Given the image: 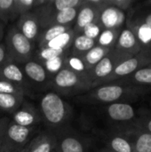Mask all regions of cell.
Instances as JSON below:
<instances>
[{
	"mask_svg": "<svg viewBox=\"0 0 151 152\" xmlns=\"http://www.w3.org/2000/svg\"><path fill=\"white\" fill-rule=\"evenodd\" d=\"M38 110L42 122L54 133L63 130L72 116L71 106L53 91L46 92L41 96Z\"/></svg>",
	"mask_w": 151,
	"mask_h": 152,
	"instance_id": "1",
	"label": "cell"
},
{
	"mask_svg": "<svg viewBox=\"0 0 151 152\" xmlns=\"http://www.w3.org/2000/svg\"><path fill=\"white\" fill-rule=\"evenodd\" d=\"M49 86L53 92L61 96L80 95L93 88L91 80L74 72L66 66L52 77Z\"/></svg>",
	"mask_w": 151,
	"mask_h": 152,
	"instance_id": "2",
	"label": "cell"
},
{
	"mask_svg": "<svg viewBox=\"0 0 151 152\" xmlns=\"http://www.w3.org/2000/svg\"><path fill=\"white\" fill-rule=\"evenodd\" d=\"M4 44L10 60L22 64L33 59L35 45L24 37L15 26H12L8 29Z\"/></svg>",
	"mask_w": 151,
	"mask_h": 152,
	"instance_id": "3",
	"label": "cell"
},
{
	"mask_svg": "<svg viewBox=\"0 0 151 152\" xmlns=\"http://www.w3.org/2000/svg\"><path fill=\"white\" fill-rule=\"evenodd\" d=\"M128 58H130V56L118 52L115 48H112L102 60H101L89 70V77L93 83V88L101 86L103 82L111 75L114 69L120 62Z\"/></svg>",
	"mask_w": 151,
	"mask_h": 152,
	"instance_id": "4",
	"label": "cell"
},
{
	"mask_svg": "<svg viewBox=\"0 0 151 152\" xmlns=\"http://www.w3.org/2000/svg\"><path fill=\"white\" fill-rule=\"evenodd\" d=\"M37 127H25L10 122L7 127L2 152H17L23 149L34 137Z\"/></svg>",
	"mask_w": 151,
	"mask_h": 152,
	"instance_id": "5",
	"label": "cell"
},
{
	"mask_svg": "<svg viewBox=\"0 0 151 152\" xmlns=\"http://www.w3.org/2000/svg\"><path fill=\"white\" fill-rule=\"evenodd\" d=\"M13 123L25 127H36L41 122L42 118L37 108L28 103L26 100L12 114Z\"/></svg>",
	"mask_w": 151,
	"mask_h": 152,
	"instance_id": "6",
	"label": "cell"
},
{
	"mask_svg": "<svg viewBox=\"0 0 151 152\" xmlns=\"http://www.w3.org/2000/svg\"><path fill=\"white\" fill-rule=\"evenodd\" d=\"M150 60V56L148 54L141 53L140 55L134 56V57H130L122 62H120L113 70L111 75L103 82L102 85H106L115 79H117L119 77H126L130 74H132L134 71H137L138 69L144 65L146 62H149ZM101 85V86H102Z\"/></svg>",
	"mask_w": 151,
	"mask_h": 152,
	"instance_id": "7",
	"label": "cell"
},
{
	"mask_svg": "<svg viewBox=\"0 0 151 152\" xmlns=\"http://www.w3.org/2000/svg\"><path fill=\"white\" fill-rule=\"evenodd\" d=\"M0 78L21 86L30 93L31 84L25 77L21 65L12 60L7 61L0 67Z\"/></svg>",
	"mask_w": 151,
	"mask_h": 152,
	"instance_id": "8",
	"label": "cell"
},
{
	"mask_svg": "<svg viewBox=\"0 0 151 152\" xmlns=\"http://www.w3.org/2000/svg\"><path fill=\"white\" fill-rule=\"evenodd\" d=\"M56 152H86V142L79 135L73 133L55 132Z\"/></svg>",
	"mask_w": 151,
	"mask_h": 152,
	"instance_id": "9",
	"label": "cell"
},
{
	"mask_svg": "<svg viewBox=\"0 0 151 152\" xmlns=\"http://www.w3.org/2000/svg\"><path fill=\"white\" fill-rule=\"evenodd\" d=\"M16 28L34 45L41 31L40 22L37 15L34 12L24 13L18 17Z\"/></svg>",
	"mask_w": 151,
	"mask_h": 152,
	"instance_id": "10",
	"label": "cell"
},
{
	"mask_svg": "<svg viewBox=\"0 0 151 152\" xmlns=\"http://www.w3.org/2000/svg\"><path fill=\"white\" fill-rule=\"evenodd\" d=\"M20 65L25 77L31 85L34 84L43 86L50 84L51 77L41 62L31 59Z\"/></svg>",
	"mask_w": 151,
	"mask_h": 152,
	"instance_id": "11",
	"label": "cell"
},
{
	"mask_svg": "<svg viewBox=\"0 0 151 152\" xmlns=\"http://www.w3.org/2000/svg\"><path fill=\"white\" fill-rule=\"evenodd\" d=\"M101 9L92 4L89 0H84V3L79 7L77 15L73 25V30L79 34L89 24L98 21Z\"/></svg>",
	"mask_w": 151,
	"mask_h": 152,
	"instance_id": "12",
	"label": "cell"
},
{
	"mask_svg": "<svg viewBox=\"0 0 151 152\" xmlns=\"http://www.w3.org/2000/svg\"><path fill=\"white\" fill-rule=\"evenodd\" d=\"M124 21L125 14L123 11L109 5L107 3L106 5L100 11L98 23L103 29H119Z\"/></svg>",
	"mask_w": 151,
	"mask_h": 152,
	"instance_id": "13",
	"label": "cell"
},
{
	"mask_svg": "<svg viewBox=\"0 0 151 152\" xmlns=\"http://www.w3.org/2000/svg\"><path fill=\"white\" fill-rule=\"evenodd\" d=\"M114 48L122 53L133 57V55H135L140 52L141 43L133 30L125 28L119 33Z\"/></svg>",
	"mask_w": 151,
	"mask_h": 152,
	"instance_id": "14",
	"label": "cell"
},
{
	"mask_svg": "<svg viewBox=\"0 0 151 152\" xmlns=\"http://www.w3.org/2000/svg\"><path fill=\"white\" fill-rule=\"evenodd\" d=\"M79 8H69L61 12H53L50 15L38 18L41 29L54 25H74Z\"/></svg>",
	"mask_w": 151,
	"mask_h": 152,
	"instance_id": "15",
	"label": "cell"
},
{
	"mask_svg": "<svg viewBox=\"0 0 151 152\" xmlns=\"http://www.w3.org/2000/svg\"><path fill=\"white\" fill-rule=\"evenodd\" d=\"M56 148V135L53 131H45L36 135L28 143V152H53Z\"/></svg>",
	"mask_w": 151,
	"mask_h": 152,
	"instance_id": "16",
	"label": "cell"
},
{
	"mask_svg": "<svg viewBox=\"0 0 151 152\" xmlns=\"http://www.w3.org/2000/svg\"><path fill=\"white\" fill-rule=\"evenodd\" d=\"M106 110L109 118L114 121H128L135 115L133 106L122 102L110 103Z\"/></svg>",
	"mask_w": 151,
	"mask_h": 152,
	"instance_id": "17",
	"label": "cell"
},
{
	"mask_svg": "<svg viewBox=\"0 0 151 152\" xmlns=\"http://www.w3.org/2000/svg\"><path fill=\"white\" fill-rule=\"evenodd\" d=\"M72 28H73L72 25H54V26H51L46 28L41 29L39 36L36 42V44L37 45V48L45 46L51 40L65 33L66 31L71 29Z\"/></svg>",
	"mask_w": 151,
	"mask_h": 152,
	"instance_id": "18",
	"label": "cell"
},
{
	"mask_svg": "<svg viewBox=\"0 0 151 152\" xmlns=\"http://www.w3.org/2000/svg\"><path fill=\"white\" fill-rule=\"evenodd\" d=\"M112 48L104 47L96 45L92 49L87 51L85 53H84L80 58L84 61L85 67L88 70H90L92 68H93L101 60H102L111 50Z\"/></svg>",
	"mask_w": 151,
	"mask_h": 152,
	"instance_id": "19",
	"label": "cell"
},
{
	"mask_svg": "<svg viewBox=\"0 0 151 152\" xmlns=\"http://www.w3.org/2000/svg\"><path fill=\"white\" fill-rule=\"evenodd\" d=\"M95 45L96 40L89 38L82 33L77 34L70 46L69 54L80 57Z\"/></svg>",
	"mask_w": 151,
	"mask_h": 152,
	"instance_id": "20",
	"label": "cell"
},
{
	"mask_svg": "<svg viewBox=\"0 0 151 152\" xmlns=\"http://www.w3.org/2000/svg\"><path fill=\"white\" fill-rule=\"evenodd\" d=\"M76 35H77V33L73 30V28H71V29L66 31L65 33L56 37L53 40H51L44 47H51V48H55V49L69 50Z\"/></svg>",
	"mask_w": 151,
	"mask_h": 152,
	"instance_id": "21",
	"label": "cell"
},
{
	"mask_svg": "<svg viewBox=\"0 0 151 152\" xmlns=\"http://www.w3.org/2000/svg\"><path fill=\"white\" fill-rule=\"evenodd\" d=\"M24 96L0 94V110L12 114L24 102Z\"/></svg>",
	"mask_w": 151,
	"mask_h": 152,
	"instance_id": "22",
	"label": "cell"
},
{
	"mask_svg": "<svg viewBox=\"0 0 151 152\" xmlns=\"http://www.w3.org/2000/svg\"><path fill=\"white\" fill-rule=\"evenodd\" d=\"M68 53H69V50L55 49L51 47H41V48H37V50L35 52V55H36V61L43 63L46 61L57 57L66 56L68 55Z\"/></svg>",
	"mask_w": 151,
	"mask_h": 152,
	"instance_id": "23",
	"label": "cell"
},
{
	"mask_svg": "<svg viewBox=\"0 0 151 152\" xmlns=\"http://www.w3.org/2000/svg\"><path fill=\"white\" fill-rule=\"evenodd\" d=\"M65 66L68 67L69 69H70L71 70H73L74 72L91 80L90 77H89V70L87 69V68L85 67L84 61H82V59L80 57L68 54L65 58Z\"/></svg>",
	"mask_w": 151,
	"mask_h": 152,
	"instance_id": "24",
	"label": "cell"
},
{
	"mask_svg": "<svg viewBox=\"0 0 151 152\" xmlns=\"http://www.w3.org/2000/svg\"><path fill=\"white\" fill-rule=\"evenodd\" d=\"M119 33V29H102L100 36L96 39V45L104 47L114 48Z\"/></svg>",
	"mask_w": 151,
	"mask_h": 152,
	"instance_id": "25",
	"label": "cell"
},
{
	"mask_svg": "<svg viewBox=\"0 0 151 152\" xmlns=\"http://www.w3.org/2000/svg\"><path fill=\"white\" fill-rule=\"evenodd\" d=\"M15 19L14 0H0V20L7 23Z\"/></svg>",
	"mask_w": 151,
	"mask_h": 152,
	"instance_id": "26",
	"label": "cell"
},
{
	"mask_svg": "<svg viewBox=\"0 0 151 152\" xmlns=\"http://www.w3.org/2000/svg\"><path fill=\"white\" fill-rule=\"evenodd\" d=\"M0 94H13L19 96H24L30 94L29 92L19 86L15 84H12L7 80L0 78Z\"/></svg>",
	"mask_w": 151,
	"mask_h": 152,
	"instance_id": "27",
	"label": "cell"
},
{
	"mask_svg": "<svg viewBox=\"0 0 151 152\" xmlns=\"http://www.w3.org/2000/svg\"><path fill=\"white\" fill-rule=\"evenodd\" d=\"M66 56L57 57V58H54V59L46 61H44V62L42 63L43 66L44 67L46 72L51 77V78L55 74H57L65 66V58H66Z\"/></svg>",
	"mask_w": 151,
	"mask_h": 152,
	"instance_id": "28",
	"label": "cell"
},
{
	"mask_svg": "<svg viewBox=\"0 0 151 152\" xmlns=\"http://www.w3.org/2000/svg\"><path fill=\"white\" fill-rule=\"evenodd\" d=\"M36 0H14V12L16 18L18 19L19 16L33 12L36 8Z\"/></svg>",
	"mask_w": 151,
	"mask_h": 152,
	"instance_id": "29",
	"label": "cell"
},
{
	"mask_svg": "<svg viewBox=\"0 0 151 152\" xmlns=\"http://www.w3.org/2000/svg\"><path fill=\"white\" fill-rule=\"evenodd\" d=\"M109 146L112 151L115 152H133L131 143L123 137L116 136L113 137L109 142Z\"/></svg>",
	"mask_w": 151,
	"mask_h": 152,
	"instance_id": "30",
	"label": "cell"
},
{
	"mask_svg": "<svg viewBox=\"0 0 151 152\" xmlns=\"http://www.w3.org/2000/svg\"><path fill=\"white\" fill-rule=\"evenodd\" d=\"M133 149V152H151V134L145 133L141 134Z\"/></svg>",
	"mask_w": 151,
	"mask_h": 152,
	"instance_id": "31",
	"label": "cell"
},
{
	"mask_svg": "<svg viewBox=\"0 0 151 152\" xmlns=\"http://www.w3.org/2000/svg\"><path fill=\"white\" fill-rule=\"evenodd\" d=\"M102 29L103 28L101 27V25L98 23V21H96V22H93V23L87 25L83 29V31L81 33L89 38L96 40L98 38V37L100 36L101 32L102 31Z\"/></svg>",
	"mask_w": 151,
	"mask_h": 152,
	"instance_id": "32",
	"label": "cell"
},
{
	"mask_svg": "<svg viewBox=\"0 0 151 152\" xmlns=\"http://www.w3.org/2000/svg\"><path fill=\"white\" fill-rule=\"evenodd\" d=\"M133 79L142 84H151V68L139 69L134 72Z\"/></svg>",
	"mask_w": 151,
	"mask_h": 152,
	"instance_id": "33",
	"label": "cell"
},
{
	"mask_svg": "<svg viewBox=\"0 0 151 152\" xmlns=\"http://www.w3.org/2000/svg\"><path fill=\"white\" fill-rule=\"evenodd\" d=\"M138 40L140 43L147 44L151 42V28L146 24H142L137 31Z\"/></svg>",
	"mask_w": 151,
	"mask_h": 152,
	"instance_id": "34",
	"label": "cell"
},
{
	"mask_svg": "<svg viewBox=\"0 0 151 152\" xmlns=\"http://www.w3.org/2000/svg\"><path fill=\"white\" fill-rule=\"evenodd\" d=\"M106 3L109 5L117 8L118 10L125 11L130 7V5L133 4V1L132 0H106Z\"/></svg>",
	"mask_w": 151,
	"mask_h": 152,
	"instance_id": "35",
	"label": "cell"
},
{
	"mask_svg": "<svg viewBox=\"0 0 151 152\" xmlns=\"http://www.w3.org/2000/svg\"><path fill=\"white\" fill-rule=\"evenodd\" d=\"M9 119L7 118H0V152L3 151L4 142V136L7 130V127L9 126Z\"/></svg>",
	"mask_w": 151,
	"mask_h": 152,
	"instance_id": "36",
	"label": "cell"
},
{
	"mask_svg": "<svg viewBox=\"0 0 151 152\" xmlns=\"http://www.w3.org/2000/svg\"><path fill=\"white\" fill-rule=\"evenodd\" d=\"M9 60H10V58H9V55H8V53H7L4 44L0 43V67Z\"/></svg>",
	"mask_w": 151,
	"mask_h": 152,
	"instance_id": "37",
	"label": "cell"
},
{
	"mask_svg": "<svg viewBox=\"0 0 151 152\" xmlns=\"http://www.w3.org/2000/svg\"><path fill=\"white\" fill-rule=\"evenodd\" d=\"M144 24L148 25L149 27H150L151 28V12L150 13H149V15H147V17L145 18V22H144Z\"/></svg>",
	"mask_w": 151,
	"mask_h": 152,
	"instance_id": "38",
	"label": "cell"
},
{
	"mask_svg": "<svg viewBox=\"0 0 151 152\" xmlns=\"http://www.w3.org/2000/svg\"><path fill=\"white\" fill-rule=\"evenodd\" d=\"M3 37H4V27H3V25H2V23L0 21V41L2 40Z\"/></svg>",
	"mask_w": 151,
	"mask_h": 152,
	"instance_id": "39",
	"label": "cell"
},
{
	"mask_svg": "<svg viewBox=\"0 0 151 152\" xmlns=\"http://www.w3.org/2000/svg\"><path fill=\"white\" fill-rule=\"evenodd\" d=\"M29 143V142H28ZM28 143L23 148V149H21V150H20L19 151H17V152H28Z\"/></svg>",
	"mask_w": 151,
	"mask_h": 152,
	"instance_id": "40",
	"label": "cell"
},
{
	"mask_svg": "<svg viewBox=\"0 0 151 152\" xmlns=\"http://www.w3.org/2000/svg\"><path fill=\"white\" fill-rule=\"evenodd\" d=\"M148 130L150 131V134H151V119L150 120V122L148 123Z\"/></svg>",
	"mask_w": 151,
	"mask_h": 152,
	"instance_id": "41",
	"label": "cell"
},
{
	"mask_svg": "<svg viewBox=\"0 0 151 152\" xmlns=\"http://www.w3.org/2000/svg\"><path fill=\"white\" fill-rule=\"evenodd\" d=\"M108 152H115V151H108Z\"/></svg>",
	"mask_w": 151,
	"mask_h": 152,
	"instance_id": "42",
	"label": "cell"
},
{
	"mask_svg": "<svg viewBox=\"0 0 151 152\" xmlns=\"http://www.w3.org/2000/svg\"><path fill=\"white\" fill-rule=\"evenodd\" d=\"M53 152H56V151H53Z\"/></svg>",
	"mask_w": 151,
	"mask_h": 152,
	"instance_id": "43",
	"label": "cell"
},
{
	"mask_svg": "<svg viewBox=\"0 0 151 152\" xmlns=\"http://www.w3.org/2000/svg\"><path fill=\"white\" fill-rule=\"evenodd\" d=\"M150 68H151V67H150Z\"/></svg>",
	"mask_w": 151,
	"mask_h": 152,
	"instance_id": "44",
	"label": "cell"
}]
</instances>
